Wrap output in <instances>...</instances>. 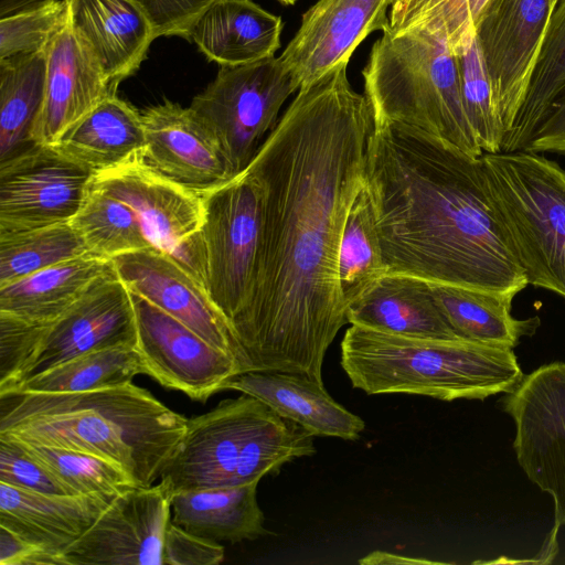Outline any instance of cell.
I'll use <instances>...</instances> for the list:
<instances>
[{"mask_svg": "<svg viewBox=\"0 0 565 565\" xmlns=\"http://www.w3.org/2000/svg\"><path fill=\"white\" fill-rule=\"evenodd\" d=\"M454 54L463 109L476 140L483 153L501 152L505 130L495 107L490 76L476 30L462 40Z\"/></svg>", "mask_w": 565, "mask_h": 565, "instance_id": "37", "label": "cell"}, {"mask_svg": "<svg viewBox=\"0 0 565 565\" xmlns=\"http://www.w3.org/2000/svg\"><path fill=\"white\" fill-rule=\"evenodd\" d=\"M0 565H64V561L0 525Z\"/></svg>", "mask_w": 565, "mask_h": 565, "instance_id": "43", "label": "cell"}, {"mask_svg": "<svg viewBox=\"0 0 565 565\" xmlns=\"http://www.w3.org/2000/svg\"><path fill=\"white\" fill-rule=\"evenodd\" d=\"M0 482L45 494H70L14 440L0 436Z\"/></svg>", "mask_w": 565, "mask_h": 565, "instance_id": "40", "label": "cell"}, {"mask_svg": "<svg viewBox=\"0 0 565 565\" xmlns=\"http://www.w3.org/2000/svg\"><path fill=\"white\" fill-rule=\"evenodd\" d=\"M341 366L369 395L404 393L441 401L512 392L524 374L513 349L465 339L408 338L351 324Z\"/></svg>", "mask_w": 565, "mask_h": 565, "instance_id": "4", "label": "cell"}, {"mask_svg": "<svg viewBox=\"0 0 565 565\" xmlns=\"http://www.w3.org/2000/svg\"><path fill=\"white\" fill-rule=\"evenodd\" d=\"M382 32L362 71L374 124L402 125L481 157L448 43L422 29Z\"/></svg>", "mask_w": 565, "mask_h": 565, "instance_id": "6", "label": "cell"}, {"mask_svg": "<svg viewBox=\"0 0 565 565\" xmlns=\"http://www.w3.org/2000/svg\"><path fill=\"white\" fill-rule=\"evenodd\" d=\"M87 254L82 236L70 222L0 233V286Z\"/></svg>", "mask_w": 565, "mask_h": 565, "instance_id": "35", "label": "cell"}, {"mask_svg": "<svg viewBox=\"0 0 565 565\" xmlns=\"http://www.w3.org/2000/svg\"><path fill=\"white\" fill-rule=\"evenodd\" d=\"M258 482L180 492L171 500V521L212 541L231 543L265 535L256 498Z\"/></svg>", "mask_w": 565, "mask_h": 565, "instance_id": "28", "label": "cell"}, {"mask_svg": "<svg viewBox=\"0 0 565 565\" xmlns=\"http://www.w3.org/2000/svg\"><path fill=\"white\" fill-rule=\"evenodd\" d=\"M429 284L438 308L461 339L513 349L541 324L537 316L523 320L512 316L516 294Z\"/></svg>", "mask_w": 565, "mask_h": 565, "instance_id": "29", "label": "cell"}, {"mask_svg": "<svg viewBox=\"0 0 565 565\" xmlns=\"http://www.w3.org/2000/svg\"><path fill=\"white\" fill-rule=\"evenodd\" d=\"M116 274L113 259L90 254L60 263L0 286V312L49 324L95 284Z\"/></svg>", "mask_w": 565, "mask_h": 565, "instance_id": "26", "label": "cell"}, {"mask_svg": "<svg viewBox=\"0 0 565 565\" xmlns=\"http://www.w3.org/2000/svg\"><path fill=\"white\" fill-rule=\"evenodd\" d=\"M565 94V0L553 9L525 99L501 152L525 150Z\"/></svg>", "mask_w": 565, "mask_h": 565, "instance_id": "31", "label": "cell"}, {"mask_svg": "<svg viewBox=\"0 0 565 565\" xmlns=\"http://www.w3.org/2000/svg\"><path fill=\"white\" fill-rule=\"evenodd\" d=\"M348 64L298 89L246 168L262 188L263 232L252 291L230 322L242 373L323 382L324 355L348 323L338 252L374 124Z\"/></svg>", "mask_w": 565, "mask_h": 565, "instance_id": "1", "label": "cell"}, {"mask_svg": "<svg viewBox=\"0 0 565 565\" xmlns=\"http://www.w3.org/2000/svg\"><path fill=\"white\" fill-rule=\"evenodd\" d=\"M481 159L494 216L527 285L565 298V170L523 150Z\"/></svg>", "mask_w": 565, "mask_h": 565, "instance_id": "7", "label": "cell"}, {"mask_svg": "<svg viewBox=\"0 0 565 565\" xmlns=\"http://www.w3.org/2000/svg\"><path fill=\"white\" fill-rule=\"evenodd\" d=\"M297 89L280 56H273L221 66L190 108L212 132L236 175L247 168L263 137L276 126L285 100Z\"/></svg>", "mask_w": 565, "mask_h": 565, "instance_id": "9", "label": "cell"}, {"mask_svg": "<svg viewBox=\"0 0 565 565\" xmlns=\"http://www.w3.org/2000/svg\"><path fill=\"white\" fill-rule=\"evenodd\" d=\"M10 439L44 467L70 494L117 495L131 487H137L119 465L103 457Z\"/></svg>", "mask_w": 565, "mask_h": 565, "instance_id": "36", "label": "cell"}, {"mask_svg": "<svg viewBox=\"0 0 565 565\" xmlns=\"http://www.w3.org/2000/svg\"><path fill=\"white\" fill-rule=\"evenodd\" d=\"M523 151L565 154V94L556 102Z\"/></svg>", "mask_w": 565, "mask_h": 565, "instance_id": "44", "label": "cell"}, {"mask_svg": "<svg viewBox=\"0 0 565 565\" xmlns=\"http://www.w3.org/2000/svg\"><path fill=\"white\" fill-rule=\"evenodd\" d=\"M141 116L142 158L163 175L199 192L235 177L216 139L190 106L166 99Z\"/></svg>", "mask_w": 565, "mask_h": 565, "instance_id": "19", "label": "cell"}, {"mask_svg": "<svg viewBox=\"0 0 565 565\" xmlns=\"http://www.w3.org/2000/svg\"><path fill=\"white\" fill-rule=\"evenodd\" d=\"M392 0H318L303 13L300 26L280 58L299 88L342 63L360 43L388 26Z\"/></svg>", "mask_w": 565, "mask_h": 565, "instance_id": "18", "label": "cell"}, {"mask_svg": "<svg viewBox=\"0 0 565 565\" xmlns=\"http://www.w3.org/2000/svg\"><path fill=\"white\" fill-rule=\"evenodd\" d=\"M87 42L66 24L47 46L44 100L31 131L34 145H53L98 104L116 94Z\"/></svg>", "mask_w": 565, "mask_h": 565, "instance_id": "20", "label": "cell"}, {"mask_svg": "<svg viewBox=\"0 0 565 565\" xmlns=\"http://www.w3.org/2000/svg\"><path fill=\"white\" fill-rule=\"evenodd\" d=\"M145 143L141 113L114 94L68 128L51 147L95 174L140 154Z\"/></svg>", "mask_w": 565, "mask_h": 565, "instance_id": "27", "label": "cell"}, {"mask_svg": "<svg viewBox=\"0 0 565 565\" xmlns=\"http://www.w3.org/2000/svg\"><path fill=\"white\" fill-rule=\"evenodd\" d=\"M131 294L118 274L95 284L53 322L45 324L17 384L82 354L117 345H136Z\"/></svg>", "mask_w": 565, "mask_h": 565, "instance_id": "15", "label": "cell"}, {"mask_svg": "<svg viewBox=\"0 0 565 565\" xmlns=\"http://www.w3.org/2000/svg\"><path fill=\"white\" fill-rule=\"evenodd\" d=\"M90 186L134 209L153 246L170 254L204 287L201 192L153 169L143 160L142 152L118 167L95 173Z\"/></svg>", "mask_w": 565, "mask_h": 565, "instance_id": "10", "label": "cell"}, {"mask_svg": "<svg viewBox=\"0 0 565 565\" xmlns=\"http://www.w3.org/2000/svg\"><path fill=\"white\" fill-rule=\"evenodd\" d=\"M558 0H552L553 4L555 6Z\"/></svg>", "mask_w": 565, "mask_h": 565, "instance_id": "48", "label": "cell"}, {"mask_svg": "<svg viewBox=\"0 0 565 565\" xmlns=\"http://www.w3.org/2000/svg\"><path fill=\"white\" fill-rule=\"evenodd\" d=\"M313 435L243 394L188 418L186 429L160 481L172 495L259 482L295 459L316 452Z\"/></svg>", "mask_w": 565, "mask_h": 565, "instance_id": "5", "label": "cell"}, {"mask_svg": "<svg viewBox=\"0 0 565 565\" xmlns=\"http://www.w3.org/2000/svg\"><path fill=\"white\" fill-rule=\"evenodd\" d=\"M350 324L423 339H461L438 308L430 284L424 279L386 273L347 310Z\"/></svg>", "mask_w": 565, "mask_h": 565, "instance_id": "24", "label": "cell"}, {"mask_svg": "<svg viewBox=\"0 0 565 565\" xmlns=\"http://www.w3.org/2000/svg\"><path fill=\"white\" fill-rule=\"evenodd\" d=\"M93 175L45 145H32L0 162V233L70 222Z\"/></svg>", "mask_w": 565, "mask_h": 565, "instance_id": "12", "label": "cell"}, {"mask_svg": "<svg viewBox=\"0 0 565 565\" xmlns=\"http://www.w3.org/2000/svg\"><path fill=\"white\" fill-rule=\"evenodd\" d=\"M224 559V547L216 541L195 535L172 521L164 534L163 565H216Z\"/></svg>", "mask_w": 565, "mask_h": 565, "instance_id": "42", "label": "cell"}, {"mask_svg": "<svg viewBox=\"0 0 565 565\" xmlns=\"http://www.w3.org/2000/svg\"><path fill=\"white\" fill-rule=\"evenodd\" d=\"M489 0H392L391 32L426 30L444 39L452 52L473 30Z\"/></svg>", "mask_w": 565, "mask_h": 565, "instance_id": "38", "label": "cell"}, {"mask_svg": "<svg viewBox=\"0 0 565 565\" xmlns=\"http://www.w3.org/2000/svg\"><path fill=\"white\" fill-rule=\"evenodd\" d=\"M201 194L204 288L230 326L245 306L255 278L263 232V192L245 169Z\"/></svg>", "mask_w": 565, "mask_h": 565, "instance_id": "8", "label": "cell"}, {"mask_svg": "<svg viewBox=\"0 0 565 565\" xmlns=\"http://www.w3.org/2000/svg\"><path fill=\"white\" fill-rule=\"evenodd\" d=\"M148 15L154 38L178 35L190 40L200 18L218 0H137Z\"/></svg>", "mask_w": 565, "mask_h": 565, "instance_id": "41", "label": "cell"}, {"mask_svg": "<svg viewBox=\"0 0 565 565\" xmlns=\"http://www.w3.org/2000/svg\"><path fill=\"white\" fill-rule=\"evenodd\" d=\"M70 223L94 256L113 259L153 246L134 209L90 185Z\"/></svg>", "mask_w": 565, "mask_h": 565, "instance_id": "34", "label": "cell"}, {"mask_svg": "<svg viewBox=\"0 0 565 565\" xmlns=\"http://www.w3.org/2000/svg\"><path fill=\"white\" fill-rule=\"evenodd\" d=\"M285 6L295 4L297 0H279Z\"/></svg>", "mask_w": 565, "mask_h": 565, "instance_id": "47", "label": "cell"}, {"mask_svg": "<svg viewBox=\"0 0 565 565\" xmlns=\"http://www.w3.org/2000/svg\"><path fill=\"white\" fill-rule=\"evenodd\" d=\"M73 28L87 42L113 87L132 75L156 39L137 0H66Z\"/></svg>", "mask_w": 565, "mask_h": 565, "instance_id": "23", "label": "cell"}, {"mask_svg": "<svg viewBox=\"0 0 565 565\" xmlns=\"http://www.w3.org/2000/svg\"><path fill=\"white\" fill-rule=\"evenodd\" d=\"M0 401V436L103 457L137 487L160 478L188 423L132 382L77 393L8 394Z\"/></svg>", "mask_w": 565, "mask_h": 565, "instance_id": "3", "label": "cell"}, {"mask_svg": "<svg viewBox=\"0 0 565 565\" xmlns=\"http://www.w3.org/2000/svg\"><path fill=\"white\" fill-rule=\"evenodd\" d=\"M282 20L252 0H218L195 23L192 40L221 66H237L275 56Z\"/></svg>", "mask_w": 565, "mask_h": 565, "instance_id": "25", "label": "cell"}, {"mask_svg": "<svg viewBox=\"0 0 565 565\" xmlns=\"http://www.w3.org/2000/svg\"><path fill=\"white\" fill-rule=\"evenodd\" d=\"M113 262L131 292L178 319L241 365L239 349L226 319L204 287L170 254L151 246L119 255Z\"/></svg>", "mask_w": 565, "mask_h": 565, "instance_id": "17", "label": "cell"}, {"mask_svg": "<svg viewBox=\"0 0 565 565\" xmlns=\"http://www.w3.org/2000/svg\"><path fill=\"white\" fill-rule=\"evenodd\" d=\"M250 395L285 419L316 436L356 440L364 420L335 402L323 382L282 371H249L235 375L224 386Z\"/></svg>", "mask_w": 565, "mask_h": 565, "instance_id": "21", "label": "cell"}, {"mask_svg": "<svg viewBox=\"0 0 565 565\" xmlns=\"http://www.w3.org/2000/svg\"><path fill=\"white\" fill-rule=\"evenodd\" d=\"M387 273L374 206L365 183L345 218L338 252V277L348 307Z\"/></svg>", "mask_w": 565, "mask_h": 565, "instance_id": "33", "label": "cell"}, {"mask_svg": "<svg viewBox=\"0 0 565 565\" xmlns=\"http://www.w3.org/2000/svg\"><path fill=\"white\" fill-rule=\"evenodd\" d=\"M115 497L45 494L0 482V525L63 558Z\"/></svg>", "mask_w": 565, "mask_h": 565, "instance_id": "22", "label": "cell"}, {"mask_svg": "<svg viewBox=\"0 0 565 565\" xmlns=\"http://www.w3.org/2000/svg\"><path fill=\"white\" fill-rule=\"evenodd\" d=\"M130 294L136 316V349L146 375L163 387L204 403L242 373L234 356L214 348L143 297Z\"/></svg>", "mask_w": 565, "mask_h": 565, "instance_id": "14", "label": "cell"}, {"mask_svg": "<svg viewBox=\"0 0 565 565\" xmlns=\"http://www.w3.org/2000/svg\"><path fill=\"white\" fill-rule=\"evenodd\" d=\"M138 374L146 370L136 345H117L71 359L0 395L87 392L125 385Z\"/></svg>", "mask_w": 565, "mask_h": 565, "instance_id": "32", "label": "cell"}, {"mask_svg": "<svg viewBox=\"0 0 565 565\" xmlns=\"http://www.w3.org/2000/svg\"><path fill=\"white\" fill-rule=\"evenodd\" d=\"M359 564L362 565H430V564H445L443 562L430 561L427 558L419 557H408L401 556L397 554L384 552V551H374L361 559H359Z\"/></svg>", "mask_w": 565, "mask_h": 565, "instance_id": "45", "label": "cell"}, {"mask_svg": "<svg viewBox=\"0 0 565 565\" xmlns=\"http://www.w3.org/2000/svg\"><path fill=\"white\" fill-rule=\"evenodd\" d=\"M364 183L387 273L494 292L527 286L494 216L481 157L373 124Z\"/></svg>", "mask_w": 565, "mask_h": 565, "instance_id": "2", "label": "cell"}, {"mask_svg": "<svg viewBox=\"0 0 565 565\" xmlns=\"http://www.w3.org/2000/svg\"><path fill=\"white\" fill-rule=\"evenodd\" d=\"M67 20L66 0H43L0 18V60L46 50Z\"/></svg>", "mask_w": 565, "mask_h": 565, "instance_id": "39", "label": "cell"}, {"mask_svg": "<svg viewBox=\"0 0 565 565\" xmlns=\"http://www.w3.org/2000/svg\"><path fill=\"white\" fill-rule=\"evenodd\" d=\"M47 49L0 60V162L31 147L46 84Z\"/></svg>", "mask_w": 565, "mask_h": 565, "instance_id": "30", "label": "cell"}, {"mask_svg": "<svg viewBox=\"0 0 565 565\" xmlns=\"http://www.w3.org/2000/svg\"><path fill=\"white\" fill-rule=\"evenodd\" d=\"M553 9L552 0H489L476 26L505 137L527 94Z\"/></svg>", "mask_w": 565, "mask_h": 565, "instance_id": "13", "label": "cell"}, {"mask_svg": "<svg viewBox=\"0 0 565 565\" xmlns=\"http://www.w3.org/2000/svg\"><path fill=\"white\" fill-rule=\"evenodd\" d=\"M513 419V448L527 478L554 501L555 527L565 525V363L524 375L500 399Z\"/></svg>", "mask_w": 565, "mask_h": 565, "instance_id": "11", "label": "cell"}, {"mask_svg": "<svg viewBox=\"0 0 565 565\" xmlns=\"http://www.w3.org/2000/svg\"><path fill=\"white\" fill-rule=\"evenodd\" d=\"M43 0H0V18L12 14Z\"/></svg>", "mask_w": 565, "mask_h": 565, "instance_id": "46", "label": "cell"}, {"mask_svg": "<svg viewBox=\"0 0 565 565\" xmlns=\"http://www.w3.org/2000/svg\"><path fill=\"white\" fill-rule=\"evenodd\" d=\"M172 497L161 481L120 492L90 529L64 551L65 565H163Z\"/></svg>", "mask_w": 565, "mask_h": 565, "instance_id": "16", "label": "cell"}]
</instances>
